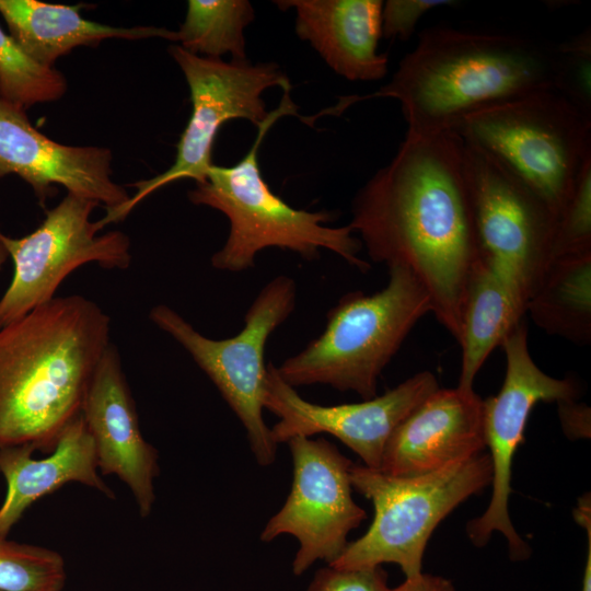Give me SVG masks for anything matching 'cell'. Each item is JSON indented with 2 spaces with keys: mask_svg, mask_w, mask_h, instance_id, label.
Returning <instances> with one entry per match:
<instances>
[{
  "mask_svg": "<svg viewBox=\"0 0 591 591\" xmlns=\"http://www.w3.org/2000/svg\"><path fill=\"white\" fill-rule=\"evenodd\" d=\"M463 151L454 130L406 136L354 198L349 223L371 260L415 275L437 321L456 341L467 285L480 260Z\"/></svg>",
  "mask_w": 591,
  "mask_h": 591,
  "instance_id": "1",
  "label": "cell"
},
{
  "mask_svg": "<svg viewBox=\"0 0 591 591\" xmlns=\"http://www.w3.org/2000/svg\"><path fill=\"white\" fill-rule=\"evenodd\" d=\"M109 335L108 314L79 294L55 297L0 328V451L55 449L81 415Z\"/></svg>",
  "mask_w": 591,
  "mask_h": 591,
  "instance_id": "2",
  "label": "cell"
},
{
  "mask_svg": "<svg viewBox=\"0 0 591 591\" xmlns=\"http://www.w3.org/2000/svg\"><path fill=\"white\" fill-rule=\"evenodd\" d=\"M555 50L534 42L437 27L421 33L387 84L358 100H397L406 136L430 137L480 111L555 89Z\"/></svg>",
  "mask_w": 591,
  "mask_h": 591,
  "instance_id": "3",
  "label": "cell"
},
{
  "mask_svg": "<svg viewBox=\"0 0 591 591\" xmlns=\"http://www.w3.org/2000/svg\"><path fill=\"white\" fill-rule=\"evenodd\" d=\"M289 91L279 106L257 128V137L246 155L233 166L212 164L207 177L196 183L188 199L221 211L230 222L224 245L211 257L218 270L240 273L255 266L258 252L279 247L299 254L306 260L320 256V250L334 252L360 271L370 264L359 257L361 241L351 227H328L332 211L296 209L276 195L262 175L257 152L269 128L282 116L297 115Z\"/></svg>",
  "mask_w": 591,
  "mask_h": 591,
  "instance_id": "4",
  "label": "cell"
},
{
  "mask_svg": "<svg viewBox=\"0 0 591 591\" xmlns=\"http://www.w3.org/2000/svg\"><path fill=\"white\" fill-rule=\"evenodd\" d=\"M389 270L382 290L345 293L328 311L321 335L276 367L287 384H324L362 399L376 396L384 368L417 322L432 313L430 297L412 271Z\"/></svg>",
  "mask_w": 591,
  "mask_h": 591,
  "instance_id": "5",
  "label": "cell"
},
{
  "mask_svg": "<svg viewBox=\"0 0 591 591\" xmlns=\"http://www.w3.org/2000/svg\"><path fill=\"white\" fill-rule=\"evenodd\" d=\"M558 217L591 161V116L555 89L480 111L455 130Z\"/></svg>",
  "mask_w": 591,
  "mask_h": 591,
  "instance_id": "6",
  "label": "cell"
},
{
  "mask_svg": "<svg viewBox=\"0 0 591 591\" xmlns=\"http://www.w3.org/2000/svg\"><path fill=\"white\" fill-rule=\"evenodd\" d=\"M489 454L479 453L432 473L395 477L352 463L354 489L370 499L373 521L328 566L359 569L393 563L406 578L422 572V557L433 530L461 502L491 484Z\"/></svg>",
  "mask_w": 591,
  "mask_h": 591,
  "instance_id": "7",
  "label": "cell"
},
{
  "mask_svg": "<svg viewBox=\"0 0 591 591\" xmlns=\"http://www.w3.org/2000/svg\"><path fill=\"white\" fill-rule=\"evenodd\" d=\"M294 280L280 275L266 283L244 316V326L233 337L212 339L196 331L165 304L150 311V320L174 338L207 374L243 425L251 450L262 466L274 463L277 444L263 418L267 366L265 346L296 308Z\"/></svg>",
  "mask_w": 591,
  "mask_h": 591,
  "instance_id": "8",
  "label": "cell"
},
{
  "mask_svg": "<svg viewBox=\"0 0 591 591\" xmlns=\"http://www.w3.org/2000/svg\"><path fill=\"white\" fill-rule=\"evenodd\" d=\"M169 51L189 88L192 115L177 143L174 163L165 172L131 184L136 194L119 209L99 220L105 225L125 219L146 197L176 181L206 179L219 129L231 119H246L257 128L269 117L262 94L271 86L291 89L288 77L275 62L252 65L248 60L223 61L188 53L179 45Z\"/></svg>",
  "mask_w": 591,
  "mask_h": 591,
  "instance_id": "9",
  "label": "cell"
},
{
  "mask_svg": "<svg viewBox=\"0 0 591 591\" xmlns=\"http://www.w3.org/2000/svg\"><path fill=\"white\" fill-rule=\"evenodd\" d=\"M463 141L480 258L529 302L553 260L557 218L489 154Z\"/></svg>",
  "mask_w": 591,
  "mask_h": 591,
  "instance_id": "10",
  "label": "cell"
},
{
  "mask_svg": "<svg viewBox=\"0 0 591 591\" xmlns=\"http://www.w3.org/2000/svg\"><path fill=\"white\" fill-rule=\"evenodd\" d=\"M99 206L67 193L30 234L13 239L0 231V241L13 262L11 282L0 299V328L53 300L60 283L82 265L129 267V237L120 231L99 234L96 221L90 220Z\"/></svg>",
  "mask_w": 591,
  "mask_h": 591,
  "instance_id": "11",
  "label": "cell"
},
{
  "mask_svg": "<svg viewBox=\"0 0 591 591\" xmlns=\"http://www.w3.org/2000/svg\"><path fill=\"white\" fill-rule=\"evenodd\" d=\"M506 355V375L496 396L483 399L484 433L490 450L493 495L485 512L466 525L471 542L484 546L493 532L508 541L511 560H524L529 545L519 536L510 520L508 505L511 491V465L531 410L538 402L575 399L578 394L571 379H556L543 372L532 359L528 345V326L522 321L501 345Z\"/></svg>",
  "mask_w": 591,
  "mask_h": 591,
  "instance_id": "12",
  "label": "cell"
},
{
  "mask_svg": "<svg viewBox=\"0 0 591 591\" xmlns=\"http://www.w3.org/2000/svg\"><path fill=\"white\" fill-rule=\"evenodd\" d=\"M287 443L293 462L291 490L259 537L268 543L282 534L294 536L300 546L292 571L300 576L316 560H335L349 543V532L367 514L351 495L352 462L334 444L301 436Z\"/></svg>",
  "mask_w": 591,
  "mask_h": 591,
  "instance_id": "13",
  "label": "cell"
},
{
  "mask_svg": "<svg viewBox=\"0 0 591 591\" xmlns=\"http://www.w3.org/2000/svg\"><path fill=\"white\" fill-rule=\"evenodd\" d=\"M439 389L430 371L418 372L381 396L359 403L324 406L302 398L267 364L263 405L279 420L270 428L275 443L328 433L358 454L364 466L379 470L395 428Z\"/></svg>",
  "mask_w": 591,
  "mask_h": 591,
  "instance_id": "14",
  "label": "cell"
},
{
  "mask_svg": "<svg viewBox=\"0 0 591 591\" xmlns=\"http://www.w3.org/2000/svg\"><path fill=\"white\" fill-rule=\"evenodd\" d=\"M113 154L97 146H67L49 139L28 120L25 111L0 97V179L16 174L34 190L42 207L56 192L103 205L106 212L130 198L113 179Z\"/></svg>",
  "mask_w": 591,
  "mask_h": 591,
  "instance_id": "15",
  "label": "cell"
},
{
  "mask_svg": "<svg viewBox=\"0 0 591 591\" xmlns=\"http://www.w3.org/2000/svg\"><path fill=\"white\" fill-rule=\"evenodd\" d=\"M81 416L92 437L99 471L118 477L130 490L140 517L155 502L158 451L142 436L135 402L112 344L88 386Z\"/></svg>",
  "mask_w": 591,
  "mask_h": 591,
  "instance_id": "16",
  "label": "cell"
},
{
  "mask_svg": "<svg viewBox=\"0 0 591 591\" xmlns=\"http://www.w3.org/2000/svg\"><path fill=\"white\" fill-rule=\"evenodd\" d=\"M485 447L483 399L474 390L439 387L392 432L379 471L420 476L479 454Z\"/></svg>",
  "mask_w": 591,
  "mask_h": 591,
  "instance_id": "17",
  "label": "cell"
},
{
  "mask_svg": "<svg viewBox=\"0 0 591 591\" xmlns=\"http://www.w3.org/2000/svg\"><path fill=\"white\" fill-rule=\"evenodd\" d=\"M281 10H296V33L329 68L350 81H375L389 71L386 54L378 53L380 0H280Z\"/></svg>",
  "mask_w": 591,
  "mask_h": 591,
  "instance_id": "18",
  "label": "cell"
},
{
  "mask_svg": "<svg viewBox=\"0 0 591 591\" xmlns=\"http://www.w3.org/2000/svg\"><path fill=\"white\" fill-rule=\"evenodd\" d=\"M33 453L27 447L0 451V473L7 483L0 506V540L8 537L34 502L66 484L79 483L109 499L115 497L99 474L94 443L81 415L66 428L50 453L42 459Z\"/></svg>",
  "mask_w": 591,
  "mask_h": 591,
  "instance_id": "19",
  "label": "cell"
},
{
  "mask_svg": "<svg viewBox=\"0 0 591 591\" xmlns=\"http://www.w3.org/2000/svg\"><path fill=\"white\" fill-rule=\"evenodd\" d=\"M81 5L36 0H0V13L9 34L39 63L54 67L78 46H96L108 38L129 40L161 37L174 39V31L154 26L116 27L84 19Z\"/></svg>",
  "mask_w": 591,
  "mask_h": 591,
  "instance_id": "20",
  "label": "cell"
},
{
  "mask_svg": "<svg viewBox=\"0 0 591 591\" xmlns=\"http://www.w3.org/2000/svg\"><path fill=\"white\" fill-rule=\"evenodd\" d=\"M526 300L482 258L465 292L459 344V387L474 390L476 374L526 313Z\"/></svg>",
  "mask_w": 591,
  "mask_h": 591,
  "instance_id": "21",
  "label": "cell"
},
{
  "mask_svg": "<svg viewBox=\"0 0 591 591\" xmlns=\"http://www.w3.org/2000/svg\"><path fill=\"white\" fill-rule=\"evenodd\" d=\"M526 312L549 335L591 341V251L554 258L531 294Z\"/></svg>",
  "mask_w": 591,
  "mask_h": 591,
  "instance_id": "22",
  "label": "cell"
},
{
  "mask_svg": "<svg viewBox=\"0 0 591 591\" xmlns=\"http://www.w3.org/2000/svg\"><path fill=\"white\" fill-rule=\"evenodd\" d=\"M247 0H189L184 22L174 31V42L190 54L247 60L245 27L254 20Z\"/></svg>",
  "mask_w": 591,
  "mask_h": 591,
  "instance_id": "23",
  "label": "cell"
},
{
  "mask_svg": "<svg viewBox=\"0 0 591 591\" xmlns=\"http://www.w3.org/2000/svg\"><path fill=\"white\" fill-rule=\"evenodd\" d=\"M67 80L55 67L32 58L0 26V97L26 111L59 100L67 92Z\"/></svg>",
  "mask_w": 591,
  "mask_h": 591,
  "instance_id": "24",
  "label": "cell"
},
{
  "mask_svg": "<svg viewBox=\"0 0 591 591\" xmlns=\"http://www.w3.org/2000/svg\"><path fill=\"white\" fill-rule=\"evenodd\" d=\"M63 557L56 551L0 540V589L61 591L66 582Z\"/></svg>",
  "mask_w": 591,
  "mask_h": 591,
  "instance_id": "25",
  "label": "cell"
},
{
  "mask_svg": "<svg viewBox=\"0 0 591 591\" xmlns=\"http://www.w3.org/2000/svg\"><path fill=\"white\" fill-rule=\"evenodd\" d=\"M588 251H591V161L557 217L553 259Z\"/></svg>",
  "mask_w": 591,
  "mask_h": 591,
  "instance_id": "26",
  "label": "cell"
},
{
  "mask_svg": "<svg viewBox=\"0 0 591 591\" xmlns=\"http://www.w3.org/2000/svg\"><path fill=\"white\" fill-rule=\"evenodd\" d=\"M555 57V90L591 116L590 31L559 46Z\"/></svg>",
  "mask_w": 591,
  "mask_h": 591,
  "instance_id": "27",
  "label": "cell"
},
{
  "mask_svg": "<svg viewBox=\"0 0 591 591\" xmlns=\"http://www.w3.org/2000/svg\"><path fill=\"white\" fill-rule=\"evenodd\" d=\"M306 591H392L382 566L339 569L327 566L317 570Z\"/></svg>",
  "mask_w": 591,
  "mask_h": 591,
  "instance_id": "28",
  "label": "cell"
},
{
  "mask_svg": "<svg viewBox=\"0 0 591 591\" xmlns=\"http://www.w3.org/2000/svg\"><path fill=\"white\" fill-rule=\"evenodd\" d=\"M450 0H387L382 5V36L407 40L415 31L419 20L430 10L453 5Z\"/></svg>",
  "mask_w": 591,
  "mask_h": 591,
  "instance_id": "29",
  "label": "cell"
},
{
  "mask_svg": "<svg viewBox=\"0 0 591 591\" xmlns=\"http://www.w3.org/2000/svg\"><path fill=\"white\" fill-rule=\"evenodd\" d=\"M558 414L564 431L568 438H586L590 436V408L575 399L557 402Z\"/></svg>",
  "mask_w": 591,
  "mask_h": 591,
  "instance_id": "30",
  "label": "cell"
},
{
  "mask_svg": "<svg viewBox=\"0 0 591 591\" xmlns=\"http://www.w3.org/2000/svg\"><path fill=\"white\" fill-rule=\"evenodd\" d=\"M392 591H456V589L444 577L421 572L416 577L406 578L403 583L393 588Z\"/></svg>",
  "mask_w": 591,
  "mask_h": 591,
  "instance_id": "31",
  "label": "cell"
},
{
  "mask_svg": "<svg viewBox=\"0 0 591 591\" xmlns=\"http://www.w3.org/2000/svg\"><path fill=\"white\" fill-rule=\"evenodd\" d=\"M575 520L578 524L582 525L588 533V553L581 591H591V513H581Z\"/></svg>",
  "mask_w": 591,
  "mask_h": 591,
  "instance_id": "32",
  "label": "cell"
},
{
  "mask_svg": "<svg viewBox=\"0 0 591 591\" xmlns=\"http://www.w3.org/2000/svg\"><path fill=\"white\" fill-rule=\"evenodd\" d=\"M8 257H9L8 252L0 241V270Z\"/></svg>",
  "mask_w": 591,
  "mask_h": 591,
  "instance_id": "33",
  "label": "cell"
},
{
  "mask_svg": "<svg viewBox=\"0 0 591 591\" xmlns=\"http://www.w3.org/2000/svg\"><path fill=\"white\" fill-rule=\"evenodd\" d=\"M0 591H5V590H1V589H0Z\"/></svg>",
  "mask_w": 591,
  "mask_h": 591,
  "instance_id": "34",
  "label": "cell"
}]
</instances>
